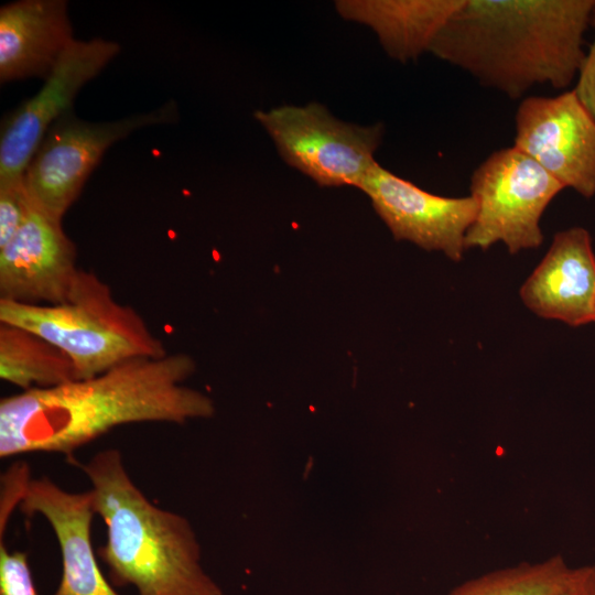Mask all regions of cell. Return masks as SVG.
<instances>
[{"label":"cell","mask_w":595,"mask_h":595,"mask_svg":"<svg viewBox=\"0 0 595 595\" xmlns=\"http://www.w3.org/2000/svg\"><path fill=\"white\" fill-rule=\"evenodd\" d=\"M0 595H39L34 585L28 554L9 551L0 542Z\"/></svg>","instance_id":"d6986e66"},{"label":"cell","mask_w":595,"mask_h":595,"mask_svg":"<svg viewBox=\"0 0 595 595\" xmlns=\"http://www.w3.org/2000/svg\"><path fill=\"white\" fill-rule=\"evenodd\" d=\"M513 147L565 188L595 195V118L576 93L524 97L515 116Z\"/></svg>","instance_id":"9c48e42d"},{"label":"cell","mask_w":595,"mask_h":595,"mask_svg":"<svg viewBox=\"0 0 595 595\" xmlns=\"http://www.w3.org/2000/svg\"><path fill=\"white\" fill-rule=\"evenodd\" d=\"M595 0H464L430 53L518 99L576 80Z\"/></svg>","instance_id":"7a4b0ae2"},{"label":"cell","mask_w":595,"mask_h":595,"mask_svg":"<svg viewBox=\"0 0 595 595\" xmlns=\"http://www.w3.org/2000/svg\"><path fill=\"white\" fill-rule=\"evenodd\" d=\"M0 378L25 391L77 380V375L60 347L29 329L0 323Z\"/></svg>","instance_id":"2e32d148"},{"label":"cell","mask_w":595,"mask_h":595,"mask_svg":"<svg viewBox=\"0 0 595 595\" xmlns=\"http://www.w3.org/2000/svg\"><path fill=\"white\" fill-rule=\"evenodd\" d=\"M76 39L65 0H19L0 8V82L52 73Z\"/></svg>","instance_id":"5bb4252c"},{"label":"cell","mask_w":595,"mask_h":595,"mask_svg":"<svg viewBox=\"0 0 595 595\" xmlns=\"http://www.w3.org/2000/svg\"><path fill=\"white\" fill-rule=\"evenodd\" d=\"M464 0H338L337 13L370 28L389 57L418 60L430 50Z\"/></svg>","instance_id":"9a60e30c"},{"label":"cell","mask_w":595,"mask_h":595,"mask_svg":"<svg viewBox=\"0 0 595 595\" xmlns=\"http://www.w3.org/2000/svg\"><path fill=\"white\" fill-rule=\"evenodd\" d=\"M76 246L58 220L32 203L25 220L0 248V300L58 304L79 270Z\"/></svg>","instance_id":"8fae6325"},{"label":"cell","mask_w":595,"mask_h":595,"mask_svg":"<svg viewBox=\"0 0 595 595\" xmlns=\"http://www.w3.org/2000/svg\"><path fill=\"white\" fill-rule=\"evenodd\" d=\"M22 513L41 515L57 539L62 577L54 595H119L104 576L93 550L96 515L90 490L72 493L47 477L29 479L19 502Z\"/></svg>","instance_id":"7c38bea8"},{"label":"cell","mask_w":595,"mask_h":595,"mask_svg":"<svg viewBox=\"0 0 595 595\" xmlns=\"http://www.w3.org/2000/svg\"><path fill=\"white\" fill-rule=\"evenodd\" d=\"M0 323L29 329L65 351L77 379H88L136 358L167 354L143 317L115 300L93 271L79 269L58 304L0 300Z\"/></svg>","instance_id":"277c9868"},{"label":"cell","mask_w":595,"mask_h":595,"mask_svg":"<svg viewBox=\"0 0 595 595\" xmlns=\"http://www.w3.org/2000/svg\"><path fill=\"white\" fill-rule=\"evenodd\" d=\"M32 208L24 176L18 181L0 184V248L20 228Z\"/></svg>","instance_id":"ac0fdd59"},{"label":"cell","mask_w":595,"mask_h":595,"mask_svg":"<svg viewBox=\"0 0 595 595\" xmlns=\"http://www.w3.org/2000/svg\"><path fill=\"white\" fill-rule=\"evenodd\" d=\"M571 567L561 555L537 563H520L466 581L447 595H551L567 578Z\"/></svg>","instance_id":"e0dca14e"},{"label":"cell","mask_w":595,"mask_h":595,"mask_svg":"<svg viewBox=\"0 0 595 595\" xmlns=\"http://www.w3.org/2000/svg\"><path fill=\"white\" fill-rule=\"evenodd\" d=\"M120 50L117 42L100 37L75 40L41 89L3 118L0 130V184L24 176L50 127L72 110L78 91Z\"/></svg>","instance_id":"ba28073f"},{"label":"cell","mask_w":595,"mask_h":595,"mask_svg":"<svg viewBox=\"0 0 595 595\" xmlns=\"http://www.w3.org/2000/svg\"><path fill=\"white\" fill-rule=\"evenodd\" d=\"M194 371L190 355L167 353L136 358L88 379L4 397L0 457L44 452L69 461L78 448L122 424L209 418L213 400L184 385Z\"/></svg>","instance_id":"6da1fadb"},{"label":"cell","mask_w":595,"mask_h":595,"mask_svg":"<svg viewBox=\"0 0 595 595\" xmlns=\"http://www.w3.org/2000/svg\"><path fill=\"white\" fill-rule=\"evenodd\" d=\"M255 119L290 166L321 186H354L378 163L385 126H359L343 121L322 104L285 105L257 110Z\"/></svg>","instance_id":"5b68a950"},{"label":"cell","mask_w":595,"mask_h":595,"mask_svg":"<svg viewBox=\"0 0 595 595\" xmlns=\"http://www.w3.org/2000/svg\"><path fill=\"white\" fill-rule=\"evenodd\" d=\"M565 187L516 147L489 154L470 176V196L478 203L465 236V249H488L501 241L510 253L538 248L540 219Z\"/></svg>","instance_id":"8992f818"},{"label":"cell","mask_w":595,"mask_h":595,"mask_svg":"<svg viewBox=\"0 0 595 595\" xmlns=\"http://www.w3.org/2000/svg\"><path fill=\"white\" fill-rule=\"evenodd\" d=\"M551 595H595V565L571 569L565 582Z\"/></svg>","instance_id":"44dd1931"},{"label":"cell","mask_w":595,"mask_h":595,"mask_svg":"<svg viewBox=\"0 0 595 595\" xmlns=\"http://www.w3.org/2000/svg\"><path fill=\"white\" fill-rule=\"evenodd\" d=\"M592 24L595 29V11ZM573 90L576 93L582 104L595 118V36L588 51H586V55Z\"/></svg>","instance_id":"ffe728a7"},{"label":"cell","mask_w":595,"mask_h":595,"mask_svg":"<svg viewBox=\"0 0 595 595\" xmlns=\"http://www.w3.org/2000/svg\"><path fill=\"white\" fill-rule=\"evenodd\" d=\"M364 192L397 240L428 251H442L459 261L465 236L478 203L473 196L443 197L429 193L377 163L360 183Z\"/></svg>","instance_id":"30bf717a"},{"label":"cell","mask_w":595,"mask_h":595,"mask_svg":"<svg viewBox=\"0 0 595 595\" xmlns=\"http://www.w3.org/2000/svg\"><path fill=\"white\" fill-rule=\"evenodd\" d=\"M177 119L173 100L149 112L102 122L83 120L69 110L50 127L24 173L33 205L62 220L109 147L138 129Z\"/></svg>","instance_id":"52a82bcc"},{"label":"cell","mask_w":595,"mask_h":595,"mask_svg":"<svg viewBox=\"0 0 595 595\" xmlns=\"http://www.w3.org/2000/svg\"><path fill=\"white\" fill-rule=\"evenodd\" d=\"M68 462L90 480L94 510L107 531L97 552L113 585H131L138 595H223L201 565L190 521L144 496L119 450L100 451L84 464Z\"/></svg>","instance_id":"3957f363"},{"label":"cell","mask_w":595,"mask_h":595,"mask_svg":"<svg viewBox=\"0 0 595 595\" xmlns=\"http://www.w3.org/2000/svg\"><path fill=\"white\" fill-rule=\"evenodd\" d=\"M520 296L541 317L571 326L595 322V255L588 231L573 227L556 232Z\"/></svg>","instance_id":"4fadbf2b"}]
</instances>
